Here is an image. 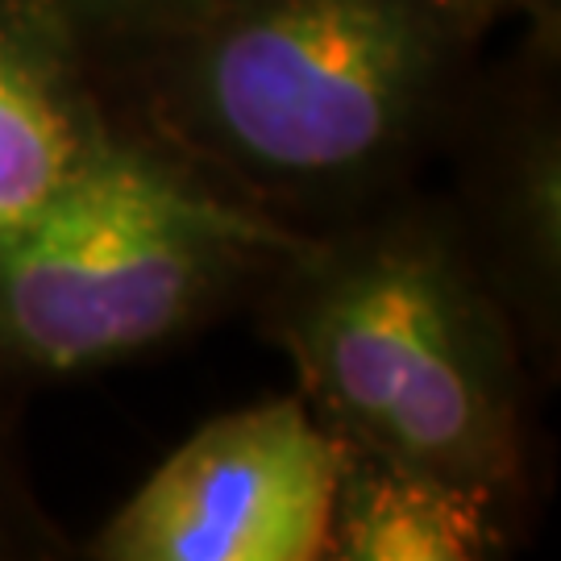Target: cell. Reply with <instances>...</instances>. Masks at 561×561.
<instances>
[{
    "label": "cell",
    "mask_w": 561,
    "mask_h": 561,
    "mask_svg": "<svg viewBox=\"0 0 561 561\" xmlns=\"http://www.w3.org/2000/svg\"><path fill=\"white\" fill-rule=\"evenodd\" d=\"M491 42L454 0H213L92 71L121 129L312 238L421 187Z\"/></svg>",
    "instance_id": "obj_1"
},
{
    "label": "cell",
    "mask_w": 561,
    "mask_h": 561,
    "mask_svg": "<svg viewBox=\"0 0 561 561\" xmlns=\"http://www.w3.org/2000/svg\"><path fill=\"white\" fill-rule=\"evenodd\" d=\"M250 300L341 445L528 512L541 391L424 183L296 241Z\"/></svg>",
    "instance_id": "obj_2"
},
{
    "label": "cell",
    "mask_w": 561,
    "mask_h": 561,
    "mask_svg": "<svg viewBox=\"0 0 561 561\" xmlns=\"http://www.w3.org/2000/svg\"><path fill=\"white\" fill-rule=\"evenodd\" d=\"M296 241L121 129L0 245V387L83 379L192 337Z\"/></svg>",
    "instance_id": "obj_3"
},
{
    "label": "cell",
    "mask_w": 561,
    "mask_h": 561,
    "mask_svg": "<svg viewBox=\"0 0 561 561\" xmlns=\"http://www.w3.org/2000/svg\"><path fill=\"white\" fill-rule=\"evenodd\" d=\"M507 34L466 83L424 192L549 396L561 379V21Z\"/></svg>",
    "instance_id": "obj_4"
},
{
    "label": "cell",
    "mask_w": 561,
    "mask_h": 561,
    "mask_svg": "<svg viewBox=\"0 0 561 561\" xmlns=\"http://www.w3.org/2000/svg\"><path fill=\"white\" fill-rule=\"evenodd\" d=\"M341 442L291 396L204 421L76 549L83 561H324Z\"/></svg>",
    "instance_id": "obj_5"
},
{
    "label": "cell",
    "mask_w": 561,
    "mask_h": 561,
    "mask_svg": "<svg viewBox=\"0 0 561 561\" xmlns=\"http://www.w3.org/2000/svg\"><path fill=\"white\" fill-rule=\"evenodd\" d=\"M92 59L46 0H0V245L117 141Z\"/></svg>",
    "instance_id": "obj_6"
},
{
    "label": "cell",
    "mask_w": 561,
    "mask_h": 561,
    "mask_svg": "<svg viewBox=\"0 0 561 561\" xmlns=\"http://www.w3.org/2000/svg\"><path fill=\"white\" fill-rule=\"evenodd\" d=\"M507 500L341 445L324 561H491L520 541Z\"/></svg>",
    "instance_id": "obj_7"
},
{
    "label": "cell",
    "mask_w": 561,
    "mask_h": 561,
    "mask_svg": "<svg viewBox=\"0 0 561 561\" xmlns=\"http://www.w3.org/2000/svg\"><path fill=\"white\" fill-rule=\"evenodd\" d=\"M208 4L213 0H46V9L76 34L92 67L196 18Z\"/></svg>",
    "instance_id": "obj_8"
},
{
    "label": "cell",
    "mask_w": 561,
    "mask_h": 561,
    "mask_svg": "<svg viewBox=\"0 0 561 561\" xmlns=\"http://www.w3.org/2000/svg\"><path fill=\"white\" fill-rule=\"evenodd\" d=\"M76 549L55 520L42 512L25 474L13 461V449L0 437V561H55L71 558Z\"/></svg>",
    "instance_id": "obj_9"
},
{
    "label": "cell",
    "mask_w": 561,
    "mask_h": 561,
    "mask_svg": "<svg viewBox=\"0 0 561 561\" xmlns=\"http://www.w3.org/2000/svg\"><path fill=\"white\" fill-rule=\"evenodd\" d=\"M470 18L500 34L520 21H561V0H454Z\"/></svg>",
    "instance_id": "obj_10"
}]
</instances>
